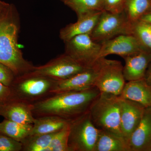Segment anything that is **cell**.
<instances>
[{
	"instance_id": "1",
	"label": "cell",
	"mask_w": 151,
	"mask_h": 151,
	"mask_svg": "<svg viewBox=\"0 0 151 151\" xmlns=\"http://www.w3.org/2000/svg\"><path fill=\"white\" fill-rule=\"evenodd\" d=\"M95 87L86 90L55 94L32 104L35 118L56 116L71 121L89 111L100 94Z\"/></svg>"
},
{
	"instance_id": "2",
	"label": "cell",
	"mask_w": 151,
	"mask_h": 151,
	"mask_svg": "<svg viewBox=\"0 0 151 151\" xmlns=\"http://www.w3.org/2000/svg\"><path fill=\"white\" fill-rule=\"evenodd\" d=\"M18 27L6 14L0 16V63L7 66L16 76L31 72L34 66L23 56L17 43Z\"/></svg>"
},
{
	"instance_id": "3",
	"label": "cell",
	"mask_w": 151,
	"mask_h": 151,
	"mask_svg": "<svg viewBox=\"0 0 151 151\" xmlns=\"http://www.w3.org/2000/svg\"><path fill=\"white\" fill-rule=\"evenodd\" d=\"M89 111L92 122L97 129L123 137L121 130L120 96L100 92L93 101Z\"/></svg>"
},
{
	"instance_id": "4",
	"label": "cell",
	"mask_w": 151,
	"mask_h": 151,
	"mask_svg": "<svg viewBox=\"0 0 151 151\" xmlns=\"http://www.w3.org/2000/svg\"><path fill=\"white\" fill-rule=\"evenodd\" d=\"M56 81L29 72L16 76L9 87L14 97L32 104L53 95Z\"/></svg>"
},
{
	"instance_id": "5",
	"label": "cell",
	"mask_w": 151,
	"mask_h": 151,
	"mask_svg": "<svg viewBox=\"0 0 151 151\" xmlns=\"http://www.w3.org/2000/svg\"><path fill=\"white\" fill-rule=\"evenodd\" d=\"M100 130L93 124L89 111L70 121L68 151H94Z\"/></svg>"
},
{
	"instance_id": "6",
	"label": "cell",
	"mask_w": 151,
	"mask_h": 151,
	"mask_svg": "<svg viewBox=\"0 0 151 151\" xmlns=\"http://www.w3.org/2000/svg\"><path fill=\"white\" fill-rule=\"evenodd\" d=\"M97 75L94 86L100 92L120 96L126 84L123 73L124 66L119 60L98 58L95 63Z\"/></svg>"
},
{
	"instance_id": "7",
	"label": "cell",
	"mask_w": 151,
	"mask_h": 151,
	"mask_svg": "<svg viewBox=\"0 0 151 151\" xmlns=\"http://www.w3.org/2000/svg\"><path fill=\"white\" fill-rule=\"evenodd\" d=\"M131 23L124 12L112 13L103 11L90 34L94 41L101 43L122 35H132Z\"/></svg>"
},
{
	"instance_id": "8",
	"label": "cell",
	"mask_w": 151,
	"mask_h": 151,
	"mask_svg": "<svg viewBox=\"0 0 151 151\" xmlns=\"http://www.w3.org/2000/svg\"><path fill=\"white\" fill-rule=\"evenodd\" d=\"M65 42V54L84 67H92L98 59L101 43L94 41L90 35L76 36Z\"/></svg>"
},
{
	"instance_id": "9",
	"label": "cell",
	"mask_w": 151,
	"mask_h": 151,
	"mask_svg": "<svg viewBox=\"0 0 151 151\" xmlns=\"http://www.w3.org/2000/svg\"><path fill=\"white\" fill-rule=\"evenodd\" d=\"M86 68H87L65 54L51 60L45 65L34 67L30 72L55 81H60L70 78Z\"/></svg>"
},
{
	"instance_id": "10",
	"label": "cell",
	"mask_w": 151,
	"mask_h": 151,
	"mask_svg": "<svg viewBox=\"0 0 151 151\" xmlns=\"http://www.w3.org/2000/svg\"><path fill=\"white\" fill-rule=\"evenodd\" d=\"M146 50L149 49L143 46L134 35H122L101 43L98 58L113 54L124 58Z\"/></svg>"
},
{
	"instance_id": "11",
	"label": "cell",
	"mask_w": 151,
	"mask_h": 151,
	"mask_svg": "<svg viewBox=\"0 0 151 151\" xmlns=\"http://www.w3.org/2000/svg\"><path fill=\"white\" fill-rule=\"evenodd\" d=\"M145 109L139 103L121 97V130L128 144L131 135L140 122Z\"/></svg>"
},
{
	"instance_id": "12",
	"label": "cell",
	"mask_w": 151,
	"mask_h": 151,
	"mask_svg": "<svg viewBox=\"0 0 151 151\" xmlns=\"http://www.w3.org/2000/svg\"><path fill=\"white\" fill-rule=\"evenodd\" d=\"M0 116L24 124H33L35 118L33 115L32 104L14 97L0 103Z\"/></svg>"
},
{
	"instance_id": "13",
	"label": "cell",
	"mask_w": 151,
	"mask_h": 151,
	"mask_svg": "<svg viewBox=\"0 0 151 151\" xmlns=\"http://www.w3.org/2000/svg\"><path fill=\"white\" fill-rule=\"evenodd\" d=\"M96 75L97 68L94 63L92 67L86 68L70 78L56 81L52 90V94L81 91L94 87Z\"/></svg>"
},
{
	"instance_id": "14",
	"label": "cell",
	"mask_w": 151,
	"mask_h": 151,
	"mask_svg": "<svg viewBox=\"0 0 151 151\" xmlns=\"http://www.w3.org/2000/svg\"><path fill=\"white\" fill-rule=\"evenodd\" d=\"M123 73L125 80L135 81L145 78L151 63V50H146L124 58Z\"/></svg>"
},
{
	"instance_id": "15",
	"label": "cell",
	"mask_w": 151,
	"mask_h": 151,
	"mask_svg": "<svg viewBox=\"0 0 151 151\" xmlns=\"http://www.w3.org/2000/svg\"><path fill=\"white\" fill-rule=\"evenodd\" d=\"M130 151H147L151 145V108H145L137 127L128 142Z\"/></svg>"
},
{
	"instance_id": "16",
	"label": "cell",
	"mask_w": 151,
	"mask_h": 151,
	"mask_svg": "<svg viewBox=\"0 0 151 151\" xmlns=\"http://www.w3.org/2000/svg\"><path fill=\"white\" fill-rule=\"evenodd\" d=\"M102 12L84 14L78 17V20L68 25L60 32V37L67 42L76 36L90 35L97 24Z\"/></svg>"
},
{
	"instance_id": "17",
	"label": "cell",
	"mask_w": 151,
	"mask_h": 151,
	"mask_svg": "<svg viewBox=\"0 0 151 151\" xmlns=\"http://www.w3.org/2000/svg\"><path fill=\"white\" fill-rule=\"evenodd\" d=\"M119 96L139 103L145 108H151V84L145 78L128 81Z\"/></svg>"
},
{
	"instance_id": "18",
	"label": "cell",
	"mask_w": 151,
	"mask_h": 151,
	"mask_svg": "<svg viewBox=\"0 0 151 151\" xmlns=\"http://www.w3.org/2000/svg\"><path fill=\"white\" fill-rule=\"evenodd\" d=\"M70 121L56 116L37 117L29 136L56 133L69 125Z\"/></svg>"
},
{
	"instance_id": "19",
	"label": "cell",
	"mask_w": 151,
	"mask_h": 151,
	"mask_svg": "<svg viewBox=\"0 0 151 151\" xmlns=\"http://www.w3.org/2000/svg\"><path fill=\"white\" fill-rule=\"evenodd\" d=\"M94 151H130L123 137L105 130H100Z\"/></svg>"
},
{
	"instance_id": "20",
	"label": "cell",
	"mask_w": 151,
	"mask_h": 151,
	"mask_svg": "<svg viewBox=\"0 0 151 151\" xmlns=\"http://www.w3.org/2000/svg\"><path fill=\"white\" fill-rule=\"evenodd\" d=\"M32 124L17 123L5 119L0 122V134L21 142L29 136Z\"/></svg>"
},
{
	"instance_id": "21",
	"label": "cell",
	"mask_w": 151,
	"mask_h": 151,
	"mask_svg": "<svg viewBox=\"0 0 151 151\" xmlns=\"http://www.w3.org/2000/svg\"><path fill=\"white\" fill-rule=\"evenodd\" d=\"M151 11V0H127L124 12L131 23L140 20Z\"/></svg>"
},
{
	"instance_id": "22",
	"label": "cell",
	"mask_w": 151,
	"mask_h": 151,
	"mask_svg": "<svg viewBox=\"0 0 151 151\" xmlns=\"http://www.w3.org/2000/svg\"><path fill=\"white\" fill-rule=\"evenodd\" d=\"M77 16L104 11L103 0H68L64 3Z\"/></svg>"
},
{
	"instance_id": "23",
	"label": "cell",
	"mask_w": 151,
	"mask_h": 151,
	"mask_svg": "<svg viewBox=\"0 0 151 151\" xmlns=\"http://www.w3.org/2000/svg\"><path fill=\"white\" fill-rule=\"evenodd\" d=\"M57 132L28 136L21 142L22 145V151H47Z\"/></svg>"
},
{
	"instance_id": "24",
	"label": "cell",
	"mask_w": 151,
	"mask_h": 151,
	"mask_svg": "<svg viewBox=\"0 0 151 151\" xmlns=\"http://www.w3.org/2000/svg\"><path fill=\"white\" fill-rule=\"evenodd\" d=\"M131 32L146 48L151 50V24L138 20L131 23Z\"/></svg>"
},
{
	"instance_id": "25",
	"label": "cell",
	"mask_w": 151,
	"mask_h": 151,
	"mask_svg": "<svg viewBox=\"0 0 151 151\" xmlns=\"http://www.w3.org/2000/svg\"><path fill=\"white\" fill-rule=\"evenodd\" d=\"M69 125L57 132L52 138L47 151H68V142Z\"/></svg>"
},
{
	"instance_id": "26",
	"label": "cell",
	"mask_w": 151,
	"mask_h": 151,
	"mask_svg": "<svg viewBox=\"0 0 151 151\" xmlns=\"http://www.w3.org/2000/svg\"><path fill=\"white\" fill-rule=\"evenodd\" d=\"M22 149L21 142L0 134V151H22Z\"/></svg>"
},
{
	"instance_id": "27",
	"label": "cell",
	"mask_w": 151,
	"mask_h": 151,
	"mask_svg": "<svg viewBox=\"0 0 151 151\" xmlns=\"http://www.w3.org/2000/svg\"><path fill=\"white\" fill-rule=\"evenodd\" d=\"M104 11L112 13L124 12L127 0H103Z\"/></svg>"
},
{
	"instance_id": "28",
	"label": "cell",
	"mask_w": 151,
	"mask_h": 151,
	"mask_svg": "<svg viewBox=\"0 0 151 151\" xmlns=\"http://www.w3.org/2000/svg\"><path fill=\"white\" fill-rule=\"evenodd\" d=\"M15 77L13 72L9 67L0 63V82L10 86Z\"/></svg>"
},
{
	"instance_id": "29",
	"label": "cell",
	"mask_w": 151,
	"mask_h": 151,
	"mask_svg": "<svg viewBox=\"0 0 151 151\" xmlns=\"http://www.w3.org/2000/svg\"><path fill=\"white\" fill-rule=\"evenodd\" d=\"M13 97L10 87L0 82V103Z\"/></svg>"
},
{
	"instance_id": "30",
	"label": "cell",
	"mask_w": 151,
	"mask_h": 151,
	"mask_svg": "<svg viewBox=\"0 0 151 151\" xmlns=\"http://www.w3.org/2000/svg\"><path fill=\"white\" fill-rule=\"evenodd\" d=\"M145 78L149 83L151 84V63L147 69Z\"/></svg>"
},
{
	"instance_id": "31",
	"label": "cell",
	"mask_w": 151,
	"mask_h": 151,
	"mask_svg": "<svg viewBox=\"0 0 151 151\" xmlns=\"http://www.w3.org/2000/svg\"><path fill=\"white\" fill-rule=\"evenodd\" d=\"M141 20L143 21L147 22L151 24V11L146 14L145 15L143 16L141 19Z\"/></svg>"
},
{
	"instance_id": "32",
	"label": "cell",
	"mask_w": 151,
	"mask_h": 151,
	"mask_svg": "<svg viewBox=\"0 0 151 151\" xmlns=\"http://www.w3.org/2000/svg\"><path fill=\"white\" fill-rule=\"evenodd\" d=\"M147 151H151V145L149 147Z\"/></svg>"
},
{
	"instance_id": "33",
	"label": "cell",
	"mask_w": 151,
	"mask_h": 151,
	"mask_svg": "<svg viewBox=\"0 0 151 151\" xmlns=\"http://www.w3.org/2000/svg\"><path fill=\"white\" fill-rule=\"evenodd\" d=\"M61 1H63V2L65 3V2L67 1H68V0H61Z\"/></svg>"
},
{
	"instance_id": "34",
	"label": "cell",
	"mask_w": 151,
	"mask_h": 151,
	"mask_svg": "<svg viewBox=\"0 0 151 151\" xmlns=\"http://www.w3.org/2000/svg\"><path fill=\"white\" fill-rule=\"evenodd\" d=\"M1 2L0 1V8H1Z\"/></svg>"
}]
</instances>
